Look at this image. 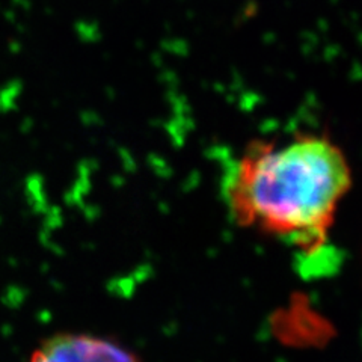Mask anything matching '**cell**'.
I'll return each mask as SVG.
<instances>
[{
    "mask_svg": "<svg viewBox=\"0 0 362 362\" xmlns=\"http://www.w3.org/2000/svg\"><path fill=\"white\" fill-rule=\"evenodd\" d=\"M352 186L347 157L329 138L298 136L284 144L252 142L222 181L230 218L303 254L329 240L339 202Z\"/></svg>",
    "mask_w": 362,
    "mask_h": 362,
    "instance_id": "1",
    "label": "cell"
},
{
    "mask_svg": "<svg viewBox=\"0 0 362 362\" xmlns=\"http://www.w3.org/2000/svg\"><path fill=\"white\" fill-rule=\"evenodd\" d=\"M38 350L49 362H141L118 341L88 334L56 335Z\"/></svg>",
    "mask_w": 362,
    "mask_h": 362,
    "instance_id": "2",
    "label": "cell"
}]
</instances>
